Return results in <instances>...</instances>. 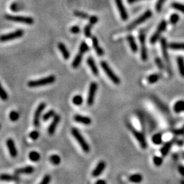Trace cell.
<instances>
[{"instance_id":"cell-31","label":"cell","mask_w":184,"mask_h":184,"mask_svg":"<svg viewBox=\"0 0 184 184\" xmlns=\"http://www.w3.org/2000/svg\"><path fill=\"white\" fill-rule=\"evenodd\" d=\"M160 74H153V75H149L147 77V81L148 83H150V84H153L159 81V79H160Z\"/></svg>"},{"instance_id":"cell-33","label":"cell","mask_w":184,"mask_h":184,"mask_svg":"<svg viewBox=\"0 0 184 184\" xmlns=\"http://www.w3.org/2000/svg\"><path fill=\"white\" fill-rule=\"evenodd\" d=\"M49 160L51 162V164L53 165H59L61 163V157L57 154L51 155L49 157Z\"/></svg>"},{"instance_id":"cell-2","label":"cell","mask_w":184,"mask_h":184,"mask_svg":"<svg viewBox=\"0 0 184 184\" xmlns=\"http://www.w3.org/2000/svg\"><path fill=\"white\" fill-rule=\"evenodd\" d=\"M71 133L73 134V136L75 137V138L77 140L78 143L81 146V147L82 148V149L85 153H89L90 151V147L89 146V144L87 143L86 141L85 140V138H83L82 134L80 133L79 130L75 128H73L71 130Z\"/></svg>"},{"instance_id":"cell-17","label":"cell","mask_w":184,"mask_h":184,"mask_svg":"<svg viewBox=\"0 0 184 184\" xmlns=\"http://www.w3.org/2000/svg\"><path fill=\"white\" fill-rule=\"evenodd\" d=\"M74 119L75 121H77L78 123H80L83 125H86V126H89L92 124V119L90 117L83 116V115H76L74 117Z\"/></svg>"},{"instance_id":"cell-36","label":"cell","mask_w":184,"mask_h":184,"mask_svg":"<svg viewBox=\"0 0 184 184\" xmlns=\"http://www.w3.org/2000/svg\"><path fill=\"white\" fill-rule=\"evenodd\" d=\"M0 98L3 100V101H5L8 98V95L7 92H5L4 89H3L1 83H0Z\"/></svg>"},{"instance_id":"cell-40","label":"cell","mask_w":184,"mask_h":184,"mask_svg":"<svg viewBox=\"0 0 184 184\" xmlns=\"http://www.w3.org/2000/svg\"><path fill=\"white\" fill-rule=\"evenodd\" d=\"M93 25H92V23H90L89 25H87L85 26V29H84V33H85V36H86L87 38H90L91 36V29H92V27Z\"/></svg>"},{"instance_id":"cell-54","label":"cell","mask_w":184,"mask_h":184,"mask_svg":"<svg viewBox=\"0 0 184 184\" xmlns=\"http://www.w3.org/2000/svg\"><path fill=\"white\" fill-rule=\"evenodd\" d=\"M141 1V0H128V2L129 3H132L136 2V1Z\"/></svg>"},{"instance_id":"cell-16","label":"cell","mask_w":184,"mask_h":184,"mask_svg":"<svg viewBox=\"0 0 184 184\" xmlns=\"http://www.w3.org/2000/svg\"><path fill=\"white\" fill-rule=\"evenodd\" d=\"M106 168V163L104 161H100V162L97 164L96 168L92 172V176L94 177H97L102 174V172L104 171Z\"/></svg>"},{"instance_id":"cell-30","label":"cell","mask_w":184,"mask_h":184,"mask_svg":"<svg viewBox=\"0 0 184 184\" xmlns=\"http://www.w3.org/2000/svg\"><path fill=\"white\" fill-rule=\"evenodd\" d=\"M129 181L132 182V183H141L143 181V176L140 174H132L129 177Z\"/></svg>"},{"instance_id":"cell-13","label":"cell","mask_w":184,"mask_h":184,"mask_svg":"<svg viewBox=\"0 0 184 184\" xmlns=\"http://www.w3.org/2000/svg\"><path fill=\"white\" fill-rule=\"evenodd\" d=\"M115 3H116L117 7L118 8V10L120 13V16L122 18V20L126 21L128 18V12H127L126 8L124 7V3H123L122 0H115Z\"/></svg>"},{"instance_id":"cell-7","label":"cell","mask_w":184,"mask_h":184,"mask_svg":"<svg viewBox=\"0 0 184 184\" xmlns=\"http://www.w3.org/2000/svg\"><path fill=\"white\" fill-rule=\"evenodd\" d=\"M24 34L23 30L22 29H17L16 31L12 32V33H9L6 34H3V35L0 36V42H5L13 40L18 39L21 38Z\"/></svg>"},{"instance_id":"cell-45","label":"cell","mask_w":184,"mask_h":184,"mask_svg":"<svg viewBox=\"0 0 184 184\" xmlns=\"http://www.w3.org/2000/svg\"><path fill=\"white\" fill-rule=\"evenodd\" d=\"M155 64H156L157 66L159 68H160V69H161V70L164 69V64H163L162 60H161L160 57H155Z\"/></svg>"},{"instance_id":"cell-50","label":"cell","mask_w":184,"mask_h":184,"mask_svg":"<svg viewBox=\"0 0 184 184\" xmlns=\"http://www.w3.org/2000/svg\"><path fill=\"white\" fill-rule=\"evenodd\" d=\"M98 21V18L97 16H92L90 17V23H92V25L96 24Z\"/></svg>"},{"instance_id":"cell-6","label":"cell","mask_w":184,"mask_h":184,"mask_svg":"<svg viewBox=\"0 0 184 184\" xmlns=\"http://www.w3.org/2000/svg\"><path fill=\"white\" fill-rule=\"evenodd\" d=\"M5 18L7 20L10 21L20 23L27 25H32L34 23V19L31 17L29 16H14V15L7 14L5 16Z\"/></svg>"},{"instance_id":"cell-21","label":"cell","mask_w":184,"mask_h":184,"mask_svg":"<svg viewBox=\"0 0 184 184\" xmlns=\"http://www.w3.org/2000/svg\"><path fill=\"white\" fill-rule=\"evenodd\" d=\"M58 49L59 50L61 51L62 55H63L64 60H68L70 58V52L68 50L67 47H66V45L64 43L60 42L58 44Z\"/></svg>"},{"instance_id":"cell-28","label":"cell","mask_w":184,"mask_h":184,"mask_svg":"<svg viewBox=\"0 0 184 184\" xmlns=\"http://www.w3.org/2000/svg\"><path fill=\"white\" fill-rule=\"evenodd\" d=\"M151 141L155 145H160L162 143V135L161 133H156L153 134L151 138Z\"/></svg>"},{"instance_id":"cell-27","label":"cell","mask_w":184,"mask_h":184,"mask_svg":"<svg viewBox=\"0 0 184 184\" xmlns=\"http://www.w3.org/2000/svg\"><path fill=\"white\" fill-rule=\"evenodd\" d=\"M83 54L81 53H78L76 57L74 59L73 63H72V66L74 68H77L80 66V64L81 63V61L83 60Z\"/></svg>"},{"instance_id":"cell-8","label":"cell","mask_w":184,"mask_h":184,"mask_svg":"<svg viewBox=\"0 0 184 184\" xmlns=\"http://www.w3.org/2000/svg\"><path fill=\"white\" fill-rule=\"evenodd\" d=\"M152 16V12H151V10H147L146 11L145 13H143L141 16H140L138 18H136V20H134L133 22L131 23L129 25L128 29H132L134 28H135L136 26H138V25L143 23L147 21V19H149V18H151V16Z\"/></svg>"},{"instance_id":"cell-1","label":"cell","mask_w":184,"mask_h":184,"mask_svg":"<svg viewBox=\"0 0 184 184\" xmlns=\"http://www.w3.org/2000/svg\"><path fill=\"white\" fill-rule=\"evenodd\" d=\"M56 78L54 75H49L48 77L42 78V79H37V80H31L27 83V85L31 88H35V87H42L44 85H50L55 83Z\"/></svg>"},{"instance_id":"cell-22","label":"cell","mask_w":184,"mask_h":184,"mask_svg":"<svg viewBox=\"0 0 184 184\" xmlns=\"http://www.w3.org/2000/svg\"><path fill=\"white\" fill-rule=\"evenodd\" d=\"M127 40L128 42L129 45H130L131 50L133 53L137 52L138 51V46L136 44V42L135 41V39L132 36V35H128L127 36Z\"/></svg>"},{"instance_id":"cell-12","label":"cell","mask_w":184,"mask_h":184,"mask_svg":"<svg viewBox=\"0 0 184 184\" xmlns=\"http://www.w3.org/2000/svg\"><path fill=\"white\" fill-rule=\"evenodd\" d=\"M45 107H46V104L44 102H42V103L39 104L38 107H37L36 110L33 120L34 125L35 127H38L40 126V118L41 114L44 110Z\"/></svg>"},{"instance_id":"cell-39","label":"cell","mask_w":184,"mask_h":184,"mask_svg":"<svg viewBox=\"0 0 184 184\" xmlns=\"http://www.w3.org/2000/svg\"><path fill=\"white\" fill-rule=\"evenodd\" d=\"M171 6L174 9H176L177 10L184 13V5L182 4V3H177V2L172 3Z\"/></svg>"},{"instance_id":"cell-18","label":"cell","mask_w":184,"mask_h":184,"mask_svg":"<svg viewBox=\"0 0 184 184\" xmlns=\"http://www.w3.org/2000/svg\"><path fill=\"white\" fill-rule=\"evenodd\" d=\"M92 45L94 47L95 51L96 52V53L98 56H102L104 53V51L103 49L101 48V47L100 46L99 42L96 37H93L92 38Z\"/></svg>"},{"instance_id":"cell-9","label":"cell","mask_w":184,"mask_h":184,"mask_svg":"<svg viewBox=\"0 0 184 184\" xmlns=\"http://www.w3.org/2000/svg\"><path fill=\"white\" fill-rule=\"evenodd\" d=\"M139 41L141 44V60L145 62L147 60L148 54L147 49L145 44V33L143 30H141L139 33Z\"/></svg>"},{"instance_id":"cell-19","label":"cell","mask_w":184,"mask_h":184,"mask_svg":"<svg viewBox=\"0 0 184 184\" xmlns=\"http://www.w3.org/2000/svg\"><path fill=\"white\" fill-rule=\"evenodd\" d=\"M87 63L88 64L89 67H90L91 71L92 72V73L94 74L95 76H97L99 74V71H98V69L97 68V66L96 65V63H95V61L94 60L92 57H88V59L87 60Z\"/></svg>"},{"instance_id":"cell-32","label":"cell","mask_w":184,"mask_h":184,"mask_svg":"<svg viewBox=\"0 0 184 184\" xmlns=\"http://www.w3.org/2000/svg\"><path fill=\"white\" fill-rule=\"evenodd\" d=\"M29 158L30 160L32 161V162H36L38 161H39L40 159V153L38 152H37V151H31V152L29 153Z\"/></svg>"},{"instance_id":"cell-23","label":"cell","mask_w":184,"mask_h":184,"mask_svg":"<svg viewBox=\"0 0 184 184\" xmlns=\"http://www.w3.org/2000/svg\"><path fill=\"white\" fill-rule=\"evenodd\" d=\"M172 144H173V141H172L167 142V143L164 144V145L163 146L160 150L161 154H162V157H165L166 155H167L168 152H169V151L170 150V149H171Z\"/></svg>"},{"instance_id":"cell-38","label":"cell","mask_w":184,"mask_h":184,"mask_svg":"<svg viewBox=\"0 0 184 184\" xmlns=\"http://www.w3.org/2000/svg\"><path fill=\"white\" fill-rule=\"evenodd\" d=\"M89 51V46L87 45V44L85 42H83L81 44L80 47H79V53H81L84 55L87 51Z\"/></svg>"},{"instance_id":"cell-47","label":"cell","mask_w":184,"mask_h":184,"mask_svg":"<svg viewBox=\"0 0 184 184\" xmlns=\"http://www.w3.org/2000/svg\"><path fill=\"white\" fill-rule=\"evenodd\" d=\"M10 9L13 12H18L20 10L19 4L17 3H12L10 5Z\"/></svg>"},{"instance_id":"cell-20","label":"cell","mask_w":184,"mask_h":184,"mask_svg":"<svg viewBox=\"0 0 184 184\" xmlns=\"http://www.w3.org/2000/svg\"><path fill=\"white\" fill-rule=\"evenodd\" d=\"M34 172V168L31 166H25V167L18 168L15 170V173L16 174H31Z\"/></svg>"},{"instance_id":"cell-3","label":"cell","mask_w":184,"mask_h":184,"mask_svg":"<svg viewBox=\"0 0 184 184\" xmlns=\"http://www.w3.org/2000/svg\"><path fill=\"white\" fill-rule=\"evenodd\" d=\"M100 65H101V67L103 70L104 71V73H106V75L108 76V77L111 79L112 82L116 85H119V83H121L120 79L117 77V76L115 75V73L112 70V69L110 68V66L108 65V64L104 61H102L100 63Z\"/></svg>"},{"instance_id":"cell-49","label":"cell","mask_w":184,"mask_h":184,"mask_svg":"<svg viewBox=\"0 0 184 184\" xmlns=\"http://www.w3.org/2000/svg\"><path fill=\"white\" fill-rule=\"evenodd\" d=\"M80 30H81L80 27L77 25H75L70 28V31L73 34H79V32H80Z\"/></svg>"},{"instance_id":"cell-5","label":"cell","mask_w":184,"mask_h":184,"mask_svg":"<svg viewBox=\"0 0 184 184\" xmlns=\"http://www.w3.org/2000/svg\"><path fill=\"white\" fill-rule=\"evenodd\" d=\"M160 44H161V49H162V53L163 57H164L165 62H166L167 64V68H168V73H170V75H172V71H171V68H170V58L169 55L168 53V44L166 40L164 38H162L160 39Z\"/></svg>"},{"instance_id":"cell-52","label":"cell","mask_w":184,"mask_h":184,"mask_svg":"<svg viewBox=\"0 0 184 184\" xmlns=\"http://www.w3.org/2000/svg\"><path fill=\"white\" fill-rule=\"evenodd\" d=\"M178 170H179V173L184 177V166H182V165L179 166V168H178Z\"/></svg>"},{"instance_id":"cell-41","label":"cell","mask_w":184,"mask_h":184,"mask_svg":"<svg viewBox=\"0 0 184 184\" xmlns=\"http://www.w3.org/2000/svg\"><path fill=\"white\" fill-rule=\"evenodd\" d=\"M153 163H154V164L156 166H160L163 163L162 157H161L160 156H157V155H155V156L153 157Z\"/></svg>"},{"instance_id":"cell-53","label":"cell","mask_w":184,"mask_h":184,"mask_svg":"<svg viewBox=\"0 0 184 184\" xmlns=\"http://www.w3.org/2000/svg\"><path fill=\"white\" fill-rule=\"evenodd\" d=\"M96 184H106V181L104 180H98L96 182Z\"/></svg>"},{"instance_id":"cell-48","label":"cell","mask_w":184,"mask_h":184,"mask_svg":"<svg viewBox=\"0 0 184 184\" xmlns=\"http://www.w3.org/2000/svg\"><path fill=\"white\" fill-rule=\"evenodd\" d=\"M51 181V176L49 174H47L43 177L42 180L40 182V184H47Z\"/></svg>"},{"instance_id":"cell-24","label":"cell","mask_w":184,"mask_h":184,"mask_svg":"<svg viewBox=\"0 0 184 184\" xmlns=\"http://www.w3.org/2000/svg\"><path fill=\"white\" fill-rule=\"evenodd\" d=\"M0 180L3 181H18V178L15 175H11L8 174H0Z\"/></svg>"},{"instance_id":"cell-55","label":"cell","mask_w":184,"mask_h":184,"mask_svg":"<svg viewBox=\"0 0 184 184\" xmlns=\"http://www.w3.org/2000/svg\"><path fill=\"white\" fill-rule=\"evenodd\" d=\"M0 128H1V125H0Z\"/></svg>"},{"instance_id":"cell-11","label":"cell","mask_w":184,"mask_h":184,"mask_svg":"<svg viewBox=\"0 0 184 184\" xmlns=\"http://www.w3.org/2000/svg\"><path fill=\"white\" fill-rule=\"evenodd\" d=\"M98 90L97 83L93 82L90 84V89H89L88 96L87 98V104L88 106H92L94 103L95 96H96V91Z\"/></svg>"},{"instance_id":"cell-44","label":"cell","mask_w":184,"mask_h":184,"mask_svg":"<svg viewBox=\"0 0 184 184\" xmlns=\"http://www.w3.org/2000/svg\"><path fill=\"white\" fill-rule=\"evenodd\" d=\"M179 16L177 14H172L170 17V22L172 24H176L179 21Z\"/></svg>"},{"instance_id":"cell-25","label":"cell","mask_w":184,"mask_h":184,"mask_svg":"<svg viewBox=\"0 0 184 184\" xmlns=\"http://www.w3.org/2000/svg\"><path fill=\"white\" fill-rule=\"evenodd\" d=\"M173 110L176 113H181L184 112V101L183 100H178L175 102L173 106Z\"/></svg>"},{"instance_id":"cell-43","label":"cell","mask_w":184,"mask_h":184,"mask_svg":"<svg viewBox=\"0 0 184 184\" xmlns=\"http://www.w3.org/2000/svg\"><path fill=\"white\" fill-rule=\"evenodd\" d=\"M75 15L76 16L79 17V18H83V19L89 18V15L87 14V13H85L83 12H80V11H76V12H75Z\"/></svg>"},{"instance_id":"cell-14","label":"cell","mask_w":184,"mask_h":184,"mask_svg":"<svg viewBox=\"0 0 184 184\" xmlns=\"http://www.w3.org/2000/svg\"><path fill=\"white\" fill-rule=\"evenodd\" d=\"M6 145L11 156L12 157H16L18 155V151H17V149L15 146L14 142L12 138H8L7 140Z\"/></svg>"},{"instance_id":"cell-29","label":"cell","mask_w":184,"mask_h":184,"mask_svg":"<svg viewBox=\"0 0 184 184\" xmlns=\"http://www.w3.org/2000/svg\"><path fill=\"white\" fill-rule=\"evenodd\" d=\"M169 49L172 50H178V51H184V43H176L172 42L168 44Z\"/></svg>"},{"instance_id":"cell-34","label":"cell","mask_w":184,"mask_h":184,"mask_svg":"<svg viewBox=\"0 0 184 184\" xmlns=\"http://www.w3.org/2000/svg\"><path fill=\"white\" fill-rule=\"evenodd\" d=\"M73 102L75 105L81 106L83 102V98L81 95H76L73 98Z\"/></svg>"},{"instance_id":"cell-15","label":"cell","mask_w":184,"mask_h":184,"mask_svg":"<svg viewBox=\"0 0 184 184\" xmlns=\"http://www.w3.org/2000/svg\"><path fill=\"white\" fill-rule=\"evenodd\" d=\"M60 119L61 117L60 115H55L53 117V119L52 122L51 123L50 126H49L48 128V133L50 134V135H53V134L55 132L59 122L60 121Z\"/></svg>"},{"instance_id":"cell-46","label":"cell","mask_w":184,"mask_h":184,"mask_svg":"<svg viewBox=\"0 0 184 184\" xmlns=\"http://www.w3.org/2000/svg\"><path fill=\"white\" fill-rule=\"evenodd\" d=\"M29 137L31 138L32 140H36L39 137V132L36 130H34L32 132H30L29 134Z\"/></svg>"},{"instance_id":"cell-51","label":"cell","mask_w":184,"mask_h":184,"mask_svg":"<svg viewBox=\"0 0 184 184\" xmlns=\"http://www.w3.org/2000/svg\"><path fill=\"white\" fill-rule=\"evenodd\" d=\"M174 133L177 134H182L184 133V126L182 127L181 129L179 130H174Z\"/></svg>"},{"instance_id":"cell-42","label":"cell","mask_w":184,"mask_h":184,"mask_svg":"<svg viewBox=\"0 0 184 184\" xmlns=\"http://www.w3.org/2000/svg\"><path fill=\"white\" fill-rule=\"evenodd\" d=\"M165 1H166V0H157L156 5H155V9H156L157 12H160Z\"/></svg>"},{"instance_id":"cell-10","label":"cell","mask_w":184,"mask_h":184,"mask_svg":"<svg viewBox=\"0 0 184 184\" xmlns=\"http://www.w3.org/2000/svg\"><path fill=\"white\" fill-rule=\"evenodd\" d=\"M166 26H167V23H166V21L162 20L160 22V23L159 24L158 27H157L156 31H155V33L153 34L152 36L150 38V42L151 44H155L156 42L158 40V39L160 38L161 34L163 31H165L166 29Z\"/></svg>"},{"instance_id":"cell-37","label":"cell","mask_w":184,"mask_h":184,"mask_svg":"<svg viewBox=\"0 0 184 184\" xmlns=\"http://www.w3.org/2000/svg\"><path fill=\"white\" fill-rule=\"evenodd\" d=\"M18 118H19V114H18V112L15 111H12L10 113V114H9V119L12 121H13V122L16 121L18 119Z\"/></svg>"},{"instance_id":"cell-26","label":"cell","mask_w":184,"mask_h":184,"mask_svg":"<svg viewBox=\"0 0 184 184\" xmlns=\"http://www.w3.org/2000/svg\"><path fill=\"white\" fill-rule=\"evenodd\" d=\"M177 66L179 68V72L181 77H184V59L183 57L179 56L177 58Z\"/></svg>"},{"instance_id":"cell-35","label":"cell","mask_w":184,"mask_h":184,"mask_svg":"<svg viewBox=\"0 0 184 184\" xmlns=\"http://www.w3.org/2000/svg\"><path fill=\"white\" fill-rule=\"evenodd\" d=\"M55 115V111H53V110H50V111H47V113L43 115V120L45 121H48L51 118L53 117Z\"/></svg>"},{"instance_id":"cell-4","label":"cell","mask_w":184,"mask_h":184,"mask_svg":"<svg viewBox=\"0 0 184 184\" xmlns=\"http://www.w3.org/2000/svg\"><path fill=\"white\" fill-rule=\"evenodd\" d=\"M127 126H128L129 130H130V132L133 134L134 137L136 138V140H137L138 143H139L142 149H146V148L147 147V142L145 141V136L143 135V134L141 132H140V131L136 130V129L130 124H129V123L127 124Z\"/></svg>"}]
</instances>
